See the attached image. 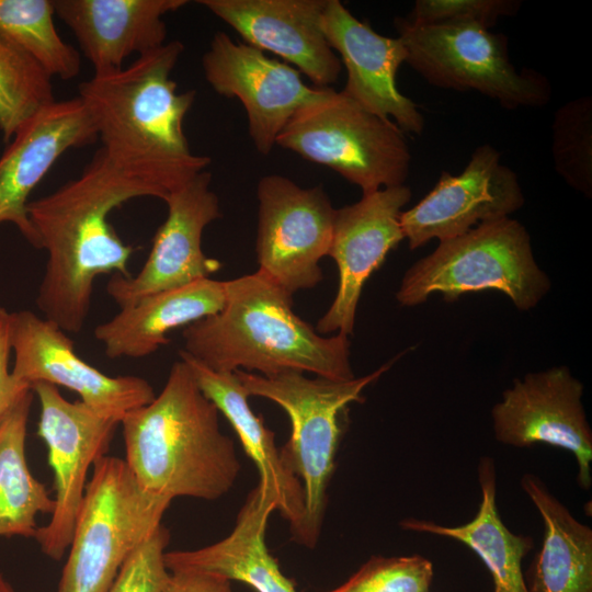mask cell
<instances>
[{
	"label": "cell",
	"instance_id": "cell-11",
	"mask_svg": "<svg viewBox=\"0 0 592 592\" xmlns=\"http://www.w3.org/2000/svg\"><path fill=\"white\" fill-rule=\"evenodd\" d=\"M31 389L39 400L37 434L47 446L55 485L50 520L34 538L43 554L58 561L70 546L88 471L105 455L119 421L80 400H67L54 385L36 383Z\"/></svg>",
	"mask_w": 592,
	"mask_h": 592
},
{
	"label": "cell",
	"instance_id": "cell-15",
	"mask_svg": "<svg viewBox=\"0 0 592 592\" xmlns=\"http://www.w3.org/2000/svg\"><path fill=\"white\" fill-rule=\"evenodd\" d=\"M525 203L517 174L491 145L478 146L458 175L443 171L435 186L400 215L410 250L432 239L444 241L510 217Z\"/></svg>",
	"mask_w": 592,
	"mask_h": 592
},
{
	"label": "cell",
	"instance_id": "cell-33",
	"mask_svg": "<svg viewBox=\"0 0 592 592\" xmlns=\"http://www.w3.org/2000/svg\"><path fill=\"white\" fill-rule=\"evenodd\" d=\"M169 539L161 524L125 561L109 592H161L170 573L164 562Z\"/></svg>",
	"mask_w": 592,
	"mask_h": 592
},
{
	"label": "cell",
	"instance_id": "cell-16",
	"mask_svg": "<svg viewBox=\"0 0 592 592\" xmlns=\"http://www.w3.org/2000/svg\"><path fill=\"white\" fill-rule=\"evenodd\" d=\"M210 183L212 174L205 170L166 197L168 215L156 231L141 270L129 277L114 274L107 282V294L119 308L220 270L221 263L202 249L205 227L221 216Z\"/></svg>",
	"mask_w": 592,
	"mask_h": 592
},
{
	"label": "cell",
	"instance_id": "cell-13",
	"mask_svg": "<svg viewBox=\"0 0 592 592\" xmlns=\"http://www.w3.org/2000/svg\"><path fill=\"white\" fill-rule=\"evenodd\" d=\"M10 344L14 353L11 374L18 383L30 388L36 383L68 388L88 407L119 423L127 412L156 397L141 377H112L84 362L62 329L30 310L10 314Z\"/></svg>",
	"mask_w": 592,
	"mask_h": 592
},
{
	"label": "cell",
	"instance_id": "cell-30",
	"mask_svg": "<svg viewBox=\"0 0 592 592\" xmlns=\"http://www.w3.org/2000/svg\"><path fill=\"white\" fill-rule=\"evenodd\" d=\"M551 152L556 172L578 192L592 196V99L560 106L553 122Z\"/></svg>",
	"mask_w": 592,
	"mask_h": 592
},
{
	"label": "cell",
	"instance_id": "cell-26",
	"mask_svg": "<svg viewBox=\"0 0 592 592\" xmlns=\"http://www.w3.org/2000/svg\"><path fill=\"white\" fill-rule=\"evenodd\" d=\"M478 482L481 500L476 515L469 522L458 526H445L428 520L408 517L400 522V527L451 538L467 546L489 570L493 580V592H528L522 561L533 548V539L531 536L511 532L499 514L497 471L492 457L480 458Z\"/></svg>",
	"mask_w": 592,
	"mask_h": 592
},
{
	"label": "cell",
	"instance_id": "cell-14",
	"mask_svg": "<svg viewBox=\"0 0 592 592\" xmlns=\"http://www.w3.org/2000/svg\"><path fill=\"white\" fill-rule=\"evenodd\" d=\"M202 66L216 93L241 102L249 135L258 152L264 156L272 151L293 115L319 99L326 89L307 86L293 66L235 42L225 32L215 33Z\"/></svg>",
	"mask_w": 592,
	"mask_h": 592
},
{
	"label": "cell",
	"instance_id": "cell-19",
	"mask_svg": "<svg viewBox=\"0 0 592 592\" xmlns=\"http://www.w3.org/2000/svg\"><path fill=\"white\" fill-rule=\"evenodd\" d=\"M262 52L282 57L317 88H330L342 69L321 27L327 0H200Z\"/></svg>",
	"mask_w": 592,
	"mask_h": 592
},
{
	"label": "cell",
	"instance_id": "cell-1",
	"mask_svg": "<svg viewBox=\"0 0 592 592\" xmlns=\"http://www.w3.org/2000/svg\"><path fill=\"white\" fill-rule=\"evenodd\" d=\"M144 196L163 200L149 183L132 177L100 148L80 175L38 200L29 202V218L47 261L36 305L45 319L65 332L82 330L99 275L132 274L134 249L112 227L111 212Z\"/></svg>",
	"mask_w": 592,
	"mask_h": 592
},
{
	"label": "cell",
	"instance_id": "cell-29",
	"mask_svg": "<svg viewBox=\"0 0 592 592\" xmlns=\"http://www.w3.org/2000/svg\"><path fill=\"white\" fill-rule=\"evenodd\" d=\"M55 101L52 77L0 30V132L4 143Z\"/></svg>",
	"mask_w": 592,
	"mask_h": 592
},
{
	"label": "cell",
	"instance_id": "cell-32",
	"mask_svg": "<svg viewBox=\"0 0 592 592\" xmlns=\"http://www.w3.org/2000/svg\"><path fill=\"white\" fill-rule=\"evenodd\" d=\"M519 0H418L408 18L417 26L477 24L491 29L502 16L515 15Z\"/></svg>",
	"mask_w": 592,
	"mask_h": 592
},
{
	"label": "cell",
	"instance_id": "cell-31",
	"mask_svg": "<svg viewBox=\"0 0 592 592\" xmlns=\"http://www.w3.org/2000/svg\"><path fill=\"white\" fill-rule=\"evenodd\" d=\"M432 579V561L423 556H373L328 592H431Z\"/></svg>",
	"mask_w": 592,
	"mask_h": 592
},
{
	"label": "cell",
	"instance_id": "cell-8",
	"mask_svg": "<svg viewBox=\"0 0 592 592\" xmlns=\"http://www.w3.org/2000/svg\"><path fill=\"white\" fill-rule=\"evenodd\" d=\"M276 145L332 169L363 194L405 184L411 163L405 134L392 121L331 88L293 115Z\"/></svg>",
	"mask_w": 592,
	"mask_h": 592
},
{
	"label": "cell",
	"instance_id": "cell-4",
	"mask_svg": "<svg viewBox=\"0 0 592 592\" xmlns=\"http://www.w3.org/2000/svg\"><path fill=\"white\" fill-rule=\"evenodd\" d=\"M218 413L186 363H173L160 394L119 423L124 460L141 488L171 501L225 496L241 465Z\"/></svg>",
	"mask_w": 592,
	"mask_h": 592
},
{
	"label": "cell",
	"instance_id": "cell-17",
	"mask_svg": "<svg viewBox=\"0 0 592 592\" xmlns=\"http://www.w3.org/2000/svg\"><path fill=\"white\" fill-rule=\"evenodd\" d=\"M411 196L410 187L402 184L363 194L358 202L337 209L328 257L338 266L339 284L318 320L319 333H353L364 284L405 239L400 215Z\"/></svg>",
	"mask_w": 592,
	"mask_h": 592
},
{
	"label": "cell",
	"instance_id": "cell-2",
	"mask_svg": "<svg viewBox=\"0 0 592 592\" xmlns=\"http://www.w3.org/2000/svg\"><path fill=\"white\" fill-rule=\"evenodd\" d=\"M184 45L171 41L128 66L93 75L79 98L96 128L101 149L125 173L158 189L163 201L206 170L210 159L194 153L183 129L196 92L178 91L171 73Z\"/></svg>",
	"mask_w": 592,
	"mask_h": 592
},
{
	"label": "cell",
	"instance_id": "cell-3",
	"mask_svg": "<svg viewBox=\"0 0 592 592\" xmlns=\"http://www.w3.org/2000/svg\"><path fill=\"white\" fill-rule=\"evenodd\" d=\"M223 308L182 332L183 351L208 368L294 371L334 380L353 379L349 335L322 337L293 310L292 294L261 271L225 281Z\"/></svg>",
	"mask_w": 592,
	"mask_h": 592
},
{
	"label": "cell",
	"instance_id": "cell-18",
	"mask_svg": "<svg viewBox=\"0 0 592 592\" xmlns=\"http://www.w3.org/2000/svg\"><path fill=\"white\" fill-rule=\"evenodd\" d=\"M321 27L346 70L341 92L366 111L392 121L403 133L421 134L423 115L396 82L397 71L407 58L403 42L376 33L339 0H327Z\"/></svg>",
	"mask_w": 592,
	"mask_h": 592
},
{
	"label": "cell",
	"instance_id": "cell-12",
	"mask_svg": "<svg viewBox=\"0 0 592 592\" xmlns=\"http://www.w3.org/2000/svg\"><path fill=\"white\" fill-rule=\"evenodd\" d=\"M583 384L565 365L515 378L491 409L496 440L524 448L546 444L573 455L577 482L592 486V430L582 403Z\"/></svg>",
	"mask_w": 592,
	"mask_h": 592
},
{
	"label": "cell",
	"instance_id": "cell-9",
	"mask_svg": "<svg viewBox=\"0 0 592 592\" xmlns=\"http://www.w3.org/2000/svg\"><path fill=\"white\" fill-rule=\"evenodd\" d=\"M395 25L407 49L406 62L430 84L476 91L508 110L547 104L551 87L544 75L510 60L509 39L477 24Z\"/></svg>",
	"mask_w": 592,
	"mask_h": 592
},
{
	"label": "cell",
	"instance_id": "cell-22",
	"mask_svg": "<svg viewBox=\"0 0 592 592\" xmlns=\"http://www.w3.org/2000/svg\"><path fill=\"white\" fill-rule=\"evenodd\" d=\"M180 358L191 369L203 394L221 412L257 466L259 486L275 500V511L291 527L293 539L298 537L305 514L304 491L300 481L285 466L275 445L274 433L249 406L248 394L236 373L216 372L200 363L183 350Z\"/></svg>",
	"mask_w": 592,
	"mask_h": 592
},
{
	"label": "cell",
	"instance_id": "cell-5",
	"mask_svg": "<svg viewBox=\"0 0 592 592\" xmlns=\"http://www.w3.org/2000/svg\"><path fill=\"white\" fill-rule=\"evenodd\" d=\"M391 363L350 380L309 378L294 371L271 377L235 371L249 397L269 399L289 417L291 437L280 453L304 491L305 514L297 544L314 548L320 537L341 437L340 414L350 403L362 402L363 390Z\"/></svg>",
	"mask_w": 592,
	"mask_h": 592
},
{
	"label": "cell",
	"instance_id": "cell-27",
	"mask_svg": "<svg viewBox=\"0 0 592 592\" xmlns=\"http://www.w3.org/2000/svg\"><path fill=\"white\" fill-rule=\"evenodd\" d=\"M33 390L0 418V537H35L36 516L52 514L55 500L31 473L25 456Z\"/></svg>",
	"mask_w": 592,
	"mask_h": 592
},
{
	"label": "cell",
	"instance_id": "cell-36",
	"mask_svg": "<svg viewBox=\"0 0 592 592\" xmlns=\"http://www.w3.org/2000/svg\"><path fill=\"white\" fill-rule=\"evenodd\" d=\"M0 592H16L1 572H0Z\"/></svg>",
	"mask_w": 592,
	"mask_h": 592
},
{
	"label": "cell",
	"instance_id": "cell-23",
	"mask_svg": "<svg viewBox=\"0 0 592 592\" xmlns=\"http://www.w3.org/2000/svg\"><path fill=\"white\" fill-rule=\"evenodd\" d=\"M275 500L258 485L248 494L232 531L223 539L192 550L164 553L169 571H200L236 580L257 592H297L265 543Z\"/></svg>",
	"mask_w": 592,
	"mask_h": 592
},
{
	"label": "cell",
	"instance_id": "cell-25",
	"mask_svg": "<svg viewBox=\"0 0 592 592\" xmlns=\"http://www.w3.org/2000/svg\"><path fill=\"white\" fill-rule=\"evenodd\" d=\"M520 485L544 524L528 592H592V528L578 521L535 474H524Z\"/></svg>",
	"mask_w": 592,
	"mask_h": 592
},
{
	"label": "cell",
	"instance_id": "cell-35",
	"mask_svg": "<svg viewBox=\"0 0 592 592\" xmlns=\"http://www.w3.org/2000/svg\"><path fill=\"white\" fill-rule=\"evenodd\" d=\"M161 592H234L231 581L200 571H170Z\"/></svg>",
	"mask_w": 592,
	"mask_h": 592
},
{
	"label": "cell",
	"instance_id": "cell-24",
	"mask_svg": "<svg viewBox=\"0 0 592 592\" xmlns=\"http://www.w3.org/2000/svg\"><path fill=\"white\" fill-rule=\"evenodd\" d=\"M226 298L225 281L210 277L148 295L121 308L94 329L110 358L146 357L169 342L168 333L218 312Z\"/></svg>",
	"mask_w": 592,
	"mask_h": 592
},
{
	"label": "cell",
	"instance_id": "cell-34",
	"mask_svg": "<svg viewBox=\"0 0 592 592\" xmlns=\"http://www.w3.org/2000/svg\"><path fill=\"white\" fill-rule=\"evenodd\" d=\"M10 312L0 306V418L31 388L18 383L9 371Z\"/></svg>",
	"mask_w": 592,
	"mask_h": 592
},
{
	"label": "cell",
	"instance_id": "cell-28",
	"mask_svg": "<svg viewBox=\"0 0 592 592\" xmlns=\"http://www.w3.org/2000/svg\"><path fill=\"white\" fill-rule=\"evenodd\" d=\"M54 15L53 0H0V30L49 77L69 80L80 71V53L60 37Z\"/></svg>",
	"mask_w": 592,
	"mask_h": 592
},
{
	"label": "cell",
	"instance_id": "cell-20",
	"mask_svg": "<svg viewBox=\"0 0 592 592\" xmlns=\"http://www.w3.org/2000/svg\"><path fill=\"white\" fill-rule=\"evenodd\" d=\"M98 139L93 119L79 96L54 101L31 117L0 157V224L11 223L36 249L29 196L57 159Z\"/></svg>",
	"mask_w": 592,
	"mask_h": 592
},
{
	"label": "cell",
	"instance_id": "cell-7",
	"mask_svg": "<svg viewBox=\"0 0 592 592\" xmlns=\"http://www.w3.org/2000/svg\"><path fill=\"white\" fill-rule=\"evenodd\" d=\"M170 503L141 488L124 459H96L57 592H109L125 561L161 525Z\"/></svg>",
	"mask_w": 592,
	"mask_h": 592
},
{
	"label": "cell",
	"instance_id": "cell-6",
	"mask_svg": "<svg viewBox=\"0 0 592 592\" xmlns=\"http://www.w3.org/2000/svg\"><path fill=\"white\" fill-rule=\"evenodd\" d=\"M550 287L548 275L534 258L526 228L506 217L440 241L431 254L407 270L396 299L401 306L414 307L434 293L454 301L465 293L497 289L517 309L527 311Z\"/></svg>",
	"mask_w": 592,
	"mask_h": 592
},
{
	"label": "cell",
	"instance_id": "cell-10",
	"mask_svg": "<svg viewBox=\"0 0 592 592\" xmlns=\"http://www.w3.org/2000/svg\"><path fill=\"white\" fill-rule=\"evenodd\" d=\"M257 258L263 272L289 294L308 289L323 277L337 209L321 185L301 187L271 174L260 179Z\"/></svg>",
	"mask_w": 592,
	"mask_h": 592
},
{
	"label": "cell",
	"instance_id": "cell-21",
	"mask_svg": "<svg viewBox=\"0 0 592 592\" xmlns=\"http://www.w3.org/2000/svg\"><path fill=\"white\" fill-rule=\"evenodd\" d=\"M55 14L71 30L94 69L106 75L122 69L133 54L163 46V16L186 0H53Z\"/></svg>",
	"mask_w": 592,
	"mask_h": 592
}]
</instances>
